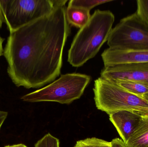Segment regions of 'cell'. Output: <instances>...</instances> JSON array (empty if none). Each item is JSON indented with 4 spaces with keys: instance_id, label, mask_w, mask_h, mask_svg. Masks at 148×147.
I'll list each match as a JSON object with an SVG mask.
<instances>
[{
    "instance_id": "obj_17",
    "label": "cell",
    "mask_w": 148,
    "mask_h": 147,
    "mask_svg": "<svg viewBox=\"0 0 148 147\" xmlns=\"http://www.w3.org/2000/svg\"><path fill=\"white\" fill-rule=\"evenodd\" d=\"M110 143L111 147H128L124 142L119 138L113 139Z\"/></svg>"
},
{
    "instance_id": "obj_19",
    "label": "cell",
    "mask_w": 148,
    "mask_h": 147,
    "mask_svg": "<svg viewBox=\"0 0 148 147\" xmlns=\"http://www.w3.org/2000/svg\"><path fill=\"white\" fill-rule=\"evenodd\" d=\"M3 22H5V20H4V16L0 4V28H1Z\"/></svg>"
},
{
    "instance_id": "obj_1",
    "label": "cell",
    "mask_w": 148,
    "mask_h": 147,
    "mask_svg": "<svg viewBox=\"0 0 148 147\" xmlns=\"http://www.w3.org/2000/svg\"><path fill=\"white\" fill-rule=\"evenodd\" d=\"M65 5L10 33L3 50L8 73L17 87L37 89L61 73L64 47L71 33Z\"/></svg>"
},
{
    "instance_id": "obj_16",
    "label": "cell",
    "mask_w": 148,
    "mask_h": 147,
    "mask_svg": "<svg viewBox=\"0 0 148 147\" xmlns=\"http://www.w3.org/2000/svg\"><path fill=\"white\" fill-rule=\"evenodd\" d=\"M136 13L148 24V0H137Z\"/></svg>"
},
{
    "instance_id": "obj_7",
    "label": "cell",
    "mask_w": 148,
    "mask_h": 147,
    "mask_svg": "<svg viewBox=\"0 0 148 147\" xmlns=\"http://www.w3.org/2000/svg\"><path fill=\"white\" fill-rule=\"evenodd\" d=\"M100 74L101 77L110 82L130 80L148 87V62L104 67Z\"/></svg>"
},
{
    "instance_id": "obj_12",
    "label": "cell",
    "mask_w": 148,
    "mask_h": 147,
    "mask_svg": "<svg viewBox=\"0 0 148 147\" xmlns=\"http://www.w3.org/2000/svg\"><path fill=\"white\" fill-rule=\"evenodd\" d=\"M128 92L141 97L143 95L148 93V87L138 82L130 80H120L113 82Z\"/></svg>"
},
{
    "instance_id": "obj_15",
    "label": "cell",
    "mask_w": 148,
    "mask_h": 147,
    "mask_svg": "<svg viewBox=\"0 0 148 147\" xmlns=\"http://www.w3.org/2000/svg\"><path fill=\"white\" fill-rule=\"evenodd\" d=\"M35 147H60V141L50 133H48L36 143Z\"/></svg>"
},
{
    "instance_id": "obj_18",
    "label": "cell",
    "mask_w": 148,
    "mask_h": 147,
    "mask_svg": "<svg viewBox=\"0 0 148 147\" xmlns=\"http://www.w3.org/2000/svg\"><path fill=\"white\" fill-rule=\"evenodd\" d=\"M8 112L0 110V129L8 116Z\"/></svg>"
},
{
    "instance_id": "obj_13",
    "label": "cell",
    "mask_w": 148,
    "mask_h": 147,
    "mask_svg": "<svg viewBox=\"0 0 148 147\" xmlns=\"http://www.w3.org/2000/svg\"><path fill=\"white\" fill-rule=\"evenodd\" d=\"M74 147H111V143L102 139L92 137L78 141Z\"/></svg>"
},
{
    "instance_id": "obj_10",
    "label": "cell",
    "mask_w": 148,
    "mask_h": 147,
    "mask_svg": "<svg viewBox=\"0 0 148 147\" xmlns=\"http://www.w3.org/2000/svg\"><path fill=\"white\" fill-rule=\"evenodd\" d=\"M140 115V122L126 143L128 147H148V114Z\"/></svg>"
},
{
    "instance_id": "obj_6",
    "label": "cell",
    "mask_w": 148,
    "mask_h": 147,
    "mask_svg": "<svg viewBox=\"0 0 148 147\" xmlns=\"http://www.w3.org/2000/svg\"><path fill=\"white\" fill-rule=\"evenodd\" d=\"M10 33L49 14L56 6L53 0H0Z\"/></svg>"
},
{
    "instance_id": "obj_8",
    "label": "cell",
    "mask_w": 148,
    "mask_h": 147,
    "mask_svg": "<svg viewBox=\"0 0 148 147\" xmlns=\"http://www.w3.org/2000/svg\"><path fill=\"white\" fill-rule=\"evenodd\" d=\"M104 67L148 62V50H123L108 48L101 54Z\"/></svg>"
},
{
    "instance_id": "obj_14",
    "label": "cell",
    "mask_w": 148,
    "mask_h": 147,
    "mask_svg": "<svg viewBox=\"0 0 148 147\" xmlns=\"http://www.w3.org/2000/svg\"><path fill=\"white\" fill-rule=\"evenodd\" d=\"M111 1H112L108 0H71L69 3L68 6L82 8L90 11L96 6Z\"/></svg>"
},
{
    "instance_id": "obj_9",
    "label": "cell",
    "mask_w": 148,
    "mask_h": 147,
    "mask_svg": "<svg viewBox=\"0 0 148 147\" xmlns=\"http://www.w3.org/2000/svg\"><path fill=\"white\" fill-rule=\"evenodd\" d=\"M109 118L122 140L126 144L142 117L134 111L122 110L109 115Z\"/></svg>"
},
{
    "instance_id": "obj_2",
    "label": "cell",
    "mask_w": 148,
    "mask_h": 147,
    "mask_svg": "<svg viewBox=\"0 0 148 147\" xmlns=\"http://www.w3.org/2000/svg\"><path fill=\"white\" fill-rule=\"evenodd\" d=\"M114 20V15L110 10L97 9L94 12L74 37L69 50L68 61L72 66H82L96 55L108 41Z\"/></svg>"
},
{
    "instance_id": "obj_11",
    "label": "cell",
    "mask_w": 148,
    "mask_h": 147,
    "mask_svg": "<svg viewBox=\"0 0 148 147\" xmlns=\"http://www.w3.org/2000/svg\"><path fill=\"white\" fill-rule=\"evenodd\" d=\"M90 11L82 8L68 6L66 9V16L69 24L80 29L82 28L90 19Z\"/></svg>"
},
{
    "instance_id": "obj_20",
    "label": "cell",
    "mask_w": 148,
    "mask_h": 147,
    "mask_svg": "<svg viewBox=\"0 0 148 147\" xmlns=\"http://www.w3.org/2000/svg\"><path fill=\"white\" fill-rule=\"evenodd\" d=\"M4 39L0 36V57L3 54V43L4 41Z\"/></svg>"
},
{
    "instance_id": "obj_22",
    "label": "cell",
    "mask_w": 148,
    "mask_h": 147,
    "mask_svg": "<svg viewBox=\"0 0 148 147\" xmlns=\"http://www.w3.org/2000/svg\"><path fill=\"white\" fill-rule=\"evenodd\" d=\"M141 97L143 98H144L145 100H146V101L148 102V93L144 94Z\"/></svg>"
},
{
    "instance_id": "obj_5",
    "label": "cell",
    "mask_w": 148,
    "mask_h": 147,
    "mask_svg": "<svg viewBox=\"0 0 148 147\" xmlns=\"http://www.w3.org/2000/svg\"><path fill=\"white\" fill-rule=\"evenodd\" d=\"M107 43L112 49L148 50V24L136 12L113 28Z\"/></svg>"
},
{
    "instance_id": "obj_21",
    "label": "cell",
    "mask_w": 148,
    "mask_h": 147,
    "mask_svg": "<svg viewBox=\"0 0 148 147\" xmlns=\"http://www.w3.org/2000/svg\"><path fill=\"white\" fill-rule=\"evenodd\" d=\"M4 147H27L24 144H19L16 145H11V146H5Z\"/></svg>"
},
{
    "instance_id": "obj_3",
    "label": "cell",
    "mask_w": 148,
    "mask_h": 147,
    "mask_svg": "<svg viewBox=\"0 0 148 147\" xmlns=\"http://www.w3.org/2000/svg\"><path fill=\"white\" fill-rule=\"evenodd\" d=\"M94 100L97 109L109 115L122 110L148 113V102L100 77L95 81Z\"/></svg>"
},
{
    "instance_id": "obj_4",
    "label": "cell",
    "mask_w": 148,
    "mask_h": 147,
    "mask_svg": "<svg viewBox=\"0 0 148 147\" xmlns=\"http://www.w3.org/2000/svg\"><path fill=\"white\" fill-rule=\"evenodd\" d=\"M91 77L78 73H67L46 87L22 97L29 102H56L70 104L81 97L91 80Z\"/></svg>"
}]
</instances>
